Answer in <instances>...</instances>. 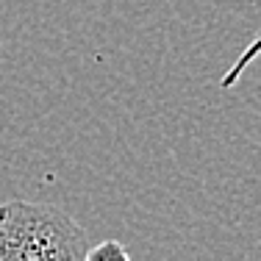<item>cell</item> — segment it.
Wrapping results in <instances>:
<instances>
[{
    "label": "cell",
    "mask_w": 261,
    "mask_h": 261,
    "mask_svg": "<svg viewBox=\"0 0 261 261\" xmlns=\"http://www.w3.org/2000/svg\"><path fill=\"white\" fill-rule=\"evenodd\" d=\"M84 261H134V258L125 250V245H120L117 239H103L100 245L86 250Z\"/></svg>",
    "instance_id": "3"
},
{
    "label": "cell",
    "mask_w": 261,
    "mask_h": 261,
    "mask_svg": "<svg viewBox=\"0 0 261 261\" xmlns=\"http://www.w3.org/2000/svg\"><path fill=\"white\" fill-rule=\"evenodd\" d=\"M258 56H261V34H256V39H253L250 45H247L245 50L239 53V59H236L233 64L228 67V72H225V75H222V81H220L222 89H233V86L239 84V78L245 75V70L258 59Z\"/></svg>",
    "instance_id": "2"
},
{
    "label": "cell",
    "mask_w": 261,
    "mask_h": 261,
    "mask_svg": "<svg viewBox=\"0 0 261 261\" xmlns=\"http://www.w3.org/2000/svg\"><path fill=\"white\" fill-rule=\"evenodd\" d=\"M84 228L64 208L34 200L0 203V261H84Z\"/></svg>",
    "instance_id": "1"
}]
</instances>
